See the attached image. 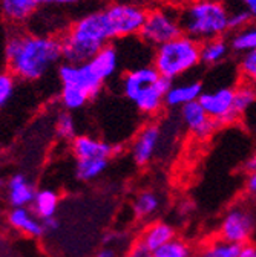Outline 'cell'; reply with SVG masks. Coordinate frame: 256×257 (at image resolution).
Returning a JSON list of instances; mask_svg holds the SVG:
<instances>
[{
	"mask_svg": "<svg viewBox=\"0 0 256 257\" xmlns=\"http://www.w3.org/2000/svg\"><path fill=\"white\" fill-rule=\"evenodd\" d=\"M5 60L8 72L16 80H40L63 60L61 40L52 34L14 28L5 42Z\"/></svg>",
	"mask_w": 256,
	"mask_h": 257,
	"instance_id": "cell-1",
	"label": "cell"
},
{
	"mask_svg": "<svg viewBox=\"0 0 256 257\" xmlns=\"http://www.w3.org/2000/svg\"><path fill=\"white\" fill-rule=\"evenodd\" d=\"M63 61L86 63L105 46L117 42L115 31L105 8L88 13L60 36Z\"/></svg>",
	"mask_w": 256,
	"mask_h": 257,
	"instance_id": "cell-2",
	"label": "cell"
},
{
	"mask_svg": "<svg viewBox=\"0 0 256 257\" xmlns=\"http://www.w3.org/2000/svg\"><path fill=\"white\" fill-rule=\"evenodd\" d=\"M120 84L124 98L129 100L138 112L153 116L164 107L166 93L172 81L159 75L152 64H143L127 69L121 75Z\"/></svg>",
	"mask_w": 256,
	"mask_h": 257,
	"instance_id": "cell-3",
	"label": "cell"
},
{
	"mask_svg": "<svg viewBox=\"0 0 256 257\" xmlns=\"http://www.w3.org/2000/svg\"><path fill=\"white\" fill-rule=\"evenodd\" d=\"M229 17L230 8L222 0H192L180 11L183 34L200 43L226 37L230 32Z\"/></svg>",
	"mask_w": 256,
	"mask_h": 257,
	"instance_id": "cell-4",
	"label": "cell"
},
{
	"mask_svg": "<svg viewBox=\"0 0 256 257\" xmlns=\"http://www.w3.org/2000/svg\"><path fill=\"white\" fill-rule=\"evenodd\" d=\"M58 80L61 83L60 101L66 110H78L91 100L97 98L103 90L105 81L94 72L89 61L66 63L63 61L58 69Z\"/></svg>",
	"mask_w": 256,
	"mask_h": 257,
	"instance_id": "cell-5",
	"label": "cell"
},
{
	"mask_svg": "<svg viewBox=\"0 0 256 257\" xmlns=\"http://www.w3.org/2000/svg\"><path fill=\"white\" fill-rule=\"evenodd\" d=\"M201 64V43L183 34L153 49L152 66L158 74L175 81Z\"/></svg>",
	"mask_w": 256,
	"mask_h": 257,
	"instance_id": "cell-6",
	"label": "cell"
},
{
	"mask_svg": "<svg viewBox=\"0 0 256 257\" xmlns=\"http://www.w3.org/2000/svg\"><path fill=\"white\" fill-rule=\"evenodd\" d=\"M180 36H183L180 13H174L169 8L149 10L138 34V37L153 49Z\"/></svg>",
	"mask_w": 256,
	"mask_h": 257,
	"instance_id": "cell-7",
	"label": "cell"
},
{
	"mask_svg": "<svg viewBox=\"0 0 256 257\" xmlns=\"http://www.w3.org/2000/svg\"><path fill=\"white\" fill-rule=\"evenodd\" d=\"M198 101L206 113L218 124L227 125L239 119L235 112V86H219L204 90Z\"/></svg>",
	"mask_w": 256,
	"mask_h": 257,
	"instance_id": "cell-8",
	"label": "cell"
},
{
	"mask_svg": "<svg viewBox=\"0 0 256 257\" xmlns=\"http://www.w3.org/2000/svg\"><path fill=\"white\" fill-rule=\"evenodd\" d=\"M254 231V220L244 208H230L219 223V239L244 245L248 243Z\"/></svg>",
	"mask_w": 256,
	"mask_h": 257,
	"instance_id": "cell-9",
	"label": "cell"
},
{
	"mask_svg": "<svg viewBox=\"0 0 256 257\" xmlns=\"http://www.w3.org/2000/svg\"><path fill=\"white\" fill-rule=\"evenodd\" d=\"M163 138V128L158 122L144 124L132 143V159L137 166H146L153 159Z\"/></svg>",
	"mask_w": 256,
	"mask_h": 257,
	"instance_id": "cell-10",
	"label": "cell"
},
{
	"mask_svg": "<svg viewBox=\"0 0 256 257\" xmlns=\"http://www.w3.org/2000/svg\"><path fill=\"white\" fill-rule=\"evenodd\" d=\"M180 121L186 131L198 140H207L210 135H213V132L219 125L206 113L200 101H194L183 106L180 109Z\"/></svg>",
	"mask_w": 256,
	"mask_h": 257,
	"instance_id": "cell-11",
	"label": "cell"
},
{
	"mask_svg": "<svg viewBox=\"0 0 256 257\" xmlns=\"http://www.w3.org/2000/svg\"><path fill=\"white\" fill-rule=\"evenodd\" d=\"M72 153L78 159H109L118 153V146H112L106 141L89 135H77L71 141Z\"/></svg>",
	"mask_w": 256,
	"mask_h": 257,
	"instance_id": "cell-12",
	"label": "cell"
},
{
	"mask_svg": "<svg viewBox=\"0 0 256 257\" xmlns=\"http://www.w3.org/2000/svg\"><path fill=\"white\" fill-rule=\"evenodd\" d=\"M203 83L198 80H189V81H172L167 93L164 106L169 109H181L183 106L198 101L203 95Z\"/></svg>",
	"mask_w": 256,
	"mask_h": 257,
	"instance_id": "cell-13",
	"label": "cell"
},
{
	"mask_svg": "<svg viewBox=\"0 0 256 257\" xmlns=\"http://www.w3.org/2000/svg\"><path fill=\"white\" fill-rule=\"evenodd\" d=\"M39 8L37 0H0V13L13 28H20L29 22Z\"/></svg>",
	"mask_w": 256,
	"mask_h": 257,
	"instance_id": "cell-14",
	"label": "cell"
},
{
	"mask_svg": "<svg viewBox=\"0 0 256 257\" xmlns=\"http://www.w3.org/2000/svg\"><path fill=\"white\" fill-rule=\"evenodd\" d=\"M89 64L94 69V72L106 83L108 80L115 77L120 69V64H121L120 49L117 48L115 43H111L105 46L97 55H94L89 60Z\"/></svg>",
	"mask_w": 256,
	"mask_h": 257,
	"instance_id": "cell-15",
	"label": "cell"
},
{
	"mask_svg": "<svg viewBox=\"0 0 256 257\" xmlns=\"http://www.w3.org/2000/svg\"><path fill=\"white\" fill-rule=\"evenodd\" d=\"M37 191L23 173L13 175L7 182V198L13 208H22L33 204Z\"/></svg>",
	"mask_w": 256,
	"mask_h": 257,
	"instance_id": "cell-16",
	"label": "cell"
},
{
	"mask_svg": "<svg viewBox=\"0 0 256 257\" xmlns=\"http://www.w3.org/2000/svg\"><path fill=\"white\" fill-rule=\"evenodd\" d=\"M175 237H177V233L170 223L164 220H155L143 230L138 240L143 242L150 251H155L159 246H163L167 242L174 240Z\"/></svg>",
	"mask_w": 256,
	"mask_h": 257,
	"instance_id": "cell-17",
	"label": "cell"
},
{
	"mask_svg": "<svg viewBox=\"0 0 256 257\" xmlns=\"http://www.w3.org/2000/svg\"><path fill=\"white\" fill-rule=\"evenodd\" d=\"M8 222L11 227H14L16 230H19L31 237H40L45 233L42 220L36 214L31 213L26 207L13 208L8 213Z\"/></svg>",
	"mask_w": 256,
	"mask_h": 257,
	"instance_id": "cell-18",
	"label": "cell"
},
{
	"mask_svg": "<svg viewBox=\"0 0 256 257\" xmlns=\"http://www.w3.org/2000/svg\"><path fill=\"white\" fill-rule=\"evenodd\" d=\"M232 54L230 43L226 37H218L201 43V64L204 66H219Z\"/></svg>",
	"mask_w": 256,
	"mask_h": 257,
	"instance_id": "cell-19",
	"label": "cell"
},
{
	"mask_svg": "<svg viewBox=\"0 0 256 257\" xmlns=\"http://www.w3.org/2000/svg\"><path fill=\"white\" fill-rule=\"evenodd\" d=\"M229 43L232 52L238 55H244L248 52H256V22L253 20L250 25L244 26L242 29L229 32Z\"/></svg>",
	"mask_w": 256,
	"mask_h": 257,
	"instance_id": "cell-20",
	"label": "cell"
},
{
	"mask_svg": "<svg viewBox=\"0 0 256 257\" xmlns=\"http://www.w3.org/2000/svg\"><path fill=\"white\" fill-rule=\"evenodd\" d=\"M58 199L60 198L54 190H49V188L39 190L31 207H33L34 214L40 220H45V219L55 216V211L58 207Z\"/></svg>",
	"mask_w": 256,
	"mask_h": 257,
	"instance_id": "cell-21",
	"label": "cell"
},
{
	"mask_svg": "<svg viewBox=\"0 0 256 257\" xmlns=\"http://www.w3.org/2000/svg\"><path fill=\"white\" fill-rule=\"evenodd\" d=\"M256 104V86L248 81H241L235 86V112L241 118Z\"/></svg>",
	"mask_w": 256,
	"mask_h": 257,
	"instance_id": "cell-22",
	"label": "cell"
},
{
	"mask_svg": "<svg viewBox=\"0 0 256 257\" xmlns=\"http://www.w3.org/2000/svg\"><path fill=\"white\" fill-rule=\"evenodd\" d=\"M159 207H161V199L155 191L150 190L141 191L134 201V213L138 219L152 217L155 213H158Z\"/></svg>",
	"mask_w": 256,
	"mask_h": 257,
	"instance_id": "cell-23",
	"label": "cell"
},
{
	"mask_svg": "<svg viewBox=\"0 0 256 257\" xmlns=\"http://www.w3.org/2000/svg\"><path fill=\"white\" fill-rule=\"evenodd\" d=\"M108 169V159H78L75 166V175L80 181L89 182L97 179Z\"/></svg>",
	"mask_w": 256,
	"mask_h": 257,
	"instance_id": "cell-24",
	"label": "cell"
},
{
	"mask_svg": "<svg viewBox=\"0 0 256 257\" xmlns=\"http://www.w3.org/2000/svg\"><path fill=\"white\" fill-rule=\"evenodd\" d=\"M54 127H55V135L60 140L72 141L77 137V124L69 110H63L57 115Z\"/></svg>",
	"mask_w": 256,
	"mask_h": 257,
	"instance_id": "cell-25",
	"label": "cell"
},
{
	"mask_svg": "<svg viewBox=\"0 0 256 257\" xmlns=\"http://www.w3.org/2000/svg\"><path fill=\"white\" fill-rule=\"evenodd\" d=\"M239 245L226 242L222 239H216L206 245L200 254V257H238Z\"/></svg>",
	"mask_w": 256,
	"mask_h": 257,
	"instance_id": "cell-26",
	"label": "cell"
},
{
	"mask_svg": "<svg viewBox=\"0 0 256 257\" xmlns=\"http://www.w3.org/2000/svg\"><path fill=\"white\" fill-rule=\"evenodd\" d=\"M153 257H192V246L184 239L175 237L153 251Z\"/></svg>",
	"mask_w": 256,
	"mask_h": 257,
	"instance_id": "cell-27",
	"label": "cell"
},
{
	"mask_svg": "<svg viewBox=\"0 0 256 257\" xmlns=\"http://www.w3.org/2000/svg\"><path fill=\"white\" fill-rule=\"evenodd\" d=\"M238 71L244 81H248L256 86V52L239 55Z\"/></svg>",
	"mask_w": 256,
	"mask_h": 257,
	"instance_id": "cell-28",
	"label": "cell"
},
{
	"mask_svg": "<svg viewBox=\"0 0 256 257\" xmlns=\"http://www.w3.org/2000/svg\"><path fill=\"white\" fill-rule=\"evenodd\" d=\"M14 90H16V78L10 72L0 74V109L13 98Z\"/></svg>",
	"mask_w": 256,
	"mask_h": 257,
	"instance_id": "cell-29",
	"label": "cell"
},
{
	"mask_svg": "<svg viewBox=\"0 0 256 257\" xmlns=\"http://www.w3.org/2000/svg\"><path fill=\"white\" fill-rule=\"evenodd\" d=\"M253 22L250 13L247 10H244L242 7H236L233 10H230V17H229V28H230V32L233 31H238V29H242L244 26L250 25Z\"/></svg>",
	"mask_w": 256,
	"mask_h": 257,
	"instance_id": "cell-30",
	"label": "cell"
},
{
	"mask_svg": "<svg viewBox=\"0 0 256 257\" xmlns=\"http://www.w3.org/2000/svg\"><path fill=\"white\" fill-rule=\"evenodd\" d=\"M124 257H153V251H150L143 242L137 240L134 245H131L129 249H127Z\"/></svg>",
	"mask_w": 256,
	"mask_h": 257,
	"instance_id": "cell-31",
	"label": "cell"
},
{
	"mask_svg": "<svg viewBox=\"0 0 256 257\" xmlns=\"http://www.w3.org/2000/svg\"><path fill=\"white\" fill-rule=\"evenodd\" d=\"M40 7H69L80 0H37Z\"/></svg>",
	"mask_w": 256,
	"mask_h": 257,
	"instance_id": "cell-32",
	"label": "cell"
},
{
	"mask_svg": "<svg viewBox=\"0 0 256 257\" xmlns=\"http://www.w3.org/2000/svg\"><path fill=\"white\" fill-rule=\"evenodd\" d=\"M238 257H256V245L251 243V242L241 245Z\"/></svg>",
	"mask_w": 256,
	"mask_h": 257,
	"instance_id": "cell-33",
	"label": "cell"
},
{
	"mask_svg": "<svg viewBox=\"0 0 256 257\" xmlns=\"http://www.w3.org/2000/svg\"><path fill=\"white\" fill-rule=\"evenodd\" d=\"M238 5L247 10L251 16V19L256 22V0H236Z\"/></svg>",
	"mask_w": 256,
	"mask_h": 257,
	"instance_id": "cell-34",
	"label": "cell"
},
{
	"mask_svg": "<svg viewBox=\"0 0 256 257\" xmlns=\"http://www.w3.org/2000/svg\"><path fill=\"white\" fill-rule=\"evenodd\" d=\"M42 223H43V230H45V233H54V231H57L58 227H60V223H58V220H57L55 217L45 219V220H42Z\"/></svg>",
	"mask_w": 256,
	"mask_h": 257,
	"instance_id": "cell-35",
	"label": "cell"
},
{
	"mask_svg": "<svg viewBox=\"0 0 256 257\" xmlns=\"http://www.w3.org/2000/svg\"><path fill=\"white\" fill-rule=\"evenodd\" d=\"M245 188L250 195H256V172L248 173L247 181H245Z\"/></svg>",
	"mask_w": 256,
	"mask_h": 257,
	"instance_id": "cell-36",
	"label": "cell"
},
{
	"mask_svg": "<svg viewBox=\"0 0 256 257\" xmlns=\"http://www.w3.org/2000/svg\"><path fill=\"white\" fill-rule=\"evenodd\" d=\"M244 169H245L248 173H253V172H256V155H254V156H251V158H248V159L245 161Z\"/></svg>",
	"mask_w": 256,
	"mask_h": 257,
	"instance_id": "cell-37",
	"label": "cell"
},
{
	"mask_svg": "<svg viewBox=\"0 0 256 257\" xmlns=\"http://www.w3.org/2000/svg\"><path fill=\"white\" fill-rule=\"evenodd\" d=\"M95 257H115V251L112 248H102Z\"/></svg>",
	"mask_w": 256,
	"mask_h": 257,
	"instance_id": "cell-38",
	"label": "cell"
},
{
	"mask_svg": "<svg viewBox=\"0 0 256 257\" xmlns=\"http://www.w3.org/2000/svg\"><path fill=\"white\" fill-rule=\"evenodd\" d=\"M2 185H4V181H2V178H0V188H2Z\"/></svg>",
	"mask_w": 256,
	"mask_h": 257,
	"instance_id": "cell-39",
	"label": "cell"
},
{
	"mask_svg": "<svg viewBox=\"0 0 256 257\" xmlns=\"http://www.w3.org/2000/svg\"><path fill=\"white\" fill-rule=\"evenodd\" d=\"M253 132H254V135H256V124H254V127H253Z\"/></svg>",
	"mask_w": 256,
	"mask_h": 257,
	"instance_id": "cell-40",
	"label": "cell"
}]
</instances>
